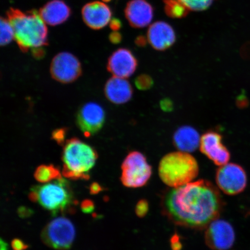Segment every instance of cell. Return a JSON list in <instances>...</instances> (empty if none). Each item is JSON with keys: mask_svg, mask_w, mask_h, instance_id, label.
Instances as JSON below:
<instances>
[{"mask_svg": "<svg viewBox=\"0 0 250 250\" xmlns=\"http://www.w3.org/2000/svg\"><path fill=\"white\" fill-rule=\"evenodd\" d=\"M189 11H203L210 7L214 0H180Z\"/></svg>", "mask_w": 250, "mask_h": 250, "instance_id": "603a6c76", "label": "cell"}, {"mask_svg": "<svg viewBox=\"0 0 250 250\" xmlns=\"http://www.w3.org/2000/svg\"><path fill=\"white\" fill-rule=\"evenodd\" d=\"M105 120L104 109L95 102L81 106L76 117L77 126L86 137L98 133L104 126Z\"/></svg>", "mask_w": 250, "mask_h": 250, "instance_id": "30bf717a", "label": "cell"}, {"mask_svg": "<svg viewBox=\"0 0 250 250\" xmlns=\"http://www.w3.org/2000/svg\"><path fill=\"white\" fill-rule=\"evenodd\" d=\"M52 77L58 82L70 83L74 82L82 74V67L76 56L62 52L56 55L51 64Z\"/></svg>", "mask_w": 250, "mask_h": 250, "instance_id": "9c48e42d", "label": "cell"}, {"mask_svg": "<svg viewBox=\"0 0 250 250\" xmlns=\"http://www.w3.org/2000/svg\"><path fill=\"white\" fill-rule=\"evenodd\" d=\"M161 205L162 212L172 223L201 230L220 216L224 202L216 187L200 180L167 190Z\"/></svg>", "mask_w": 250, "mask_h": 250, "instance_id": "6da1fadb", "label": "cell"}, {"mask_svg": "<svg viewBox=\"0 0 250 250\" xmlns=\"http://www.w3.org/2000/svg\"><path fill=\"white\" fill-rule=\"evenodd\" d=\"M13 27L15 39L23 52L48 45V29L39 12L35 9L23 12L11 8L7 12Z\"/></svg>", "mask_w": 250, "mask_h": 250, "instance_id": "7a4b0ae2", "label": "cell"}, {"mask_svg": "<svg viewBox=\"0 0 250 250\" xmlns=\"http://www.w3.org/2000/svg\"><path fill=\"white\" fill-rule=\"evenodd\" d=\"M164 10L168 17L182 19L187 17L189 9L180 0H163Z\"/></svg>", "mask_w": 250, "mask_h": 250, "instance_id": "44dd1931", "label": "cell"}, {"mask_svg": "<svg viewBox=\"0 0 250 250\" xmlns=\"http://www.w3.org/2000/svg\"><path fill=\"white\" fill-rule=\"evenodd\" d=\"M104 94L109 102L115 104H123L132 99L133 88L125 78L114 76L106 83Z\"/></svg>", "mask_w": 250, "mask_h": 250, "instance_id": "e0dca14e", "label": "cell"}, {"mask_svg": "<svg viewBox=\"0 0 250 250\" xmlns=\"http://www.w3.org/2000/svg\"><path fill=\"white\" fill-rule=\"evenodd\" d=\"M81 208L83 213H92L95 210V204L92 200L85 199L81 203Z\"/></svg>", "mask_w": 250, "mask_h": 250, "instance_id": "4316f807", "label": "cell"}, {"mask_svg": "<svg viewBox=\"0 0 250 250\" xmlns=\"http://www.w3.org/2000/svg\"><path fill=\"white\" fill-rule=\"evenodd\" d=\"M134 83L139 89L146 90L151 88L154 84V81L148 75L142 74L136 78Z\"/></svg>", "mask_w": 250, "mask_h": 250, "instance_id": "cb8c5ba5", "label": "cell"}, {"mask_svg": "<svg viewBox=\"0 0 250 250\" xmlns=\"http://www.w3.org/2000/svg\"><path fill=\"white\" fill-rule=\"evenodd\" d=\"M137 59L132 51L120 48L109 56L107 70L114 77L126 78L132 76L137 67Z\"/></svg>", "mask_w": 250, "mask_h": 250, "instance_id": "4fadbf2b", "label": "cell"}, {"mask_svg": "<svg viewBox=\"0 0 250 250\" xmlns=\"http://www.w3.org/2000/svg\"><path fill=\"white\" fill-rule=\"evenodd\" d=\"M149 211V203L146 199L140 200L137 203L135 208V212L137 217L143 218L147 214Z\"/></svg>", "mask_w": 250, "mask_h": 250, "instance_id": "d4e9b609", "label": "cell"}, {"mask_svg": "<svg viewBox=\"0 0 250 250\" xmlns=\"http://www.w3.org/2000/svg\"><path fill=\"white\" fill-rule=\"evenodd\" d=\"M170 243L172 250H181L182 249L183 245L181 242V237L177 233H175L171 236Z\"/></svg>", "mask_w": 250, "mask_h": 250, "instance_id": "83f0119b", "label": "cell"}, {"mask_svg": "<svg viewBox=\"0 0 250 250\" xmlns=\"http://www.w3.org/2000/svg\"><path fill=\"white\" fill-rule=\"evenodd\" d=\"M158 170L159 177L166 185L176 188L194 180L199 174V165L188 153L174 152L162 158Z\"/></svg>", "mask_w": 250, "mask_h": 250, "instance_id": "277c9868", "label": "cell"}, {"mask_svg": "<svg viewBox=\"0 0 250 250\" xmlns=\"http://www.w3.org/2000/svg\"><path fill=\"white\" fill-rule=\"evenodd\" d=\"M109 27L112 31H118L122 27L121 21L117 18H113L109 22Z\"/></svg>", "mask_w": 250, "mask_h": 250, "instance_id": "d6a6232c", "label": "cell"}, {"mask_svg": "<svg viewBox=\"0 0 250 250\" xmlns=\"http://www.w3.org/2000/svg\"><path fill=\"white\" fill-rule=\"evenodd\" d=\"M29 198L54 215L65 211L73 203L69 183L62 177L52 183L31 187Z\"/></svg>", "mask_w": 250, "mask_h": 250, "instance_id": "5b68a950", "label": "cell"}, {"mask_svg": "<svg viewBox=\"0 0 250 250\" xmlns=\"http://www.w3.org/2000/svg\"><path fill=\"white\" fill-rule=\"evenodd\" d=\"M42 241L49 248L58 250L71 249L76 237V229L65 217L54 219L42 230Z\"/></svg>", "mask_w": 250, "mask_h": 250, "instance_id": "52a82bcc", "label": "cell"}, {"mask_svg": "<svg viewBox=\"0 0 250 250\" xmlns=\"http://www.w3.org/2000/svg\"><path fill=\"white\" fill-rule=\"evenodd\" d=\"M65 134H66V130L64 128L56 129L52 133V139L55 140L58 145L62 146L65 143Z\"/></svg>", "mask_w": 250, "mask_h": 250, "instance_id": "484cf974", "label": "cell"}, {"mask_svg": "<svg viewBox=\"0 0 250 250\" xmlns=\"http://www.w3.org/2000/svg\"><path fill=\"white\" fill-rule=\"evenodd\" d=\"M147 42V39H146V37L143 36H139L135 40L136 44L141 47L145 46Z\"/></svg>", "mask_w": 250, "mask_h": 250, "instance_id": "d590c367", "label": "cell"}, {"mask_svg": "<svg viewBox=\"0 0 250 250\" xmlns=\"http://www.w3.org/2000/svg\"><path fill=\"white\" fill-rule=\"evenodd\" d=\"M199 148L203 154L220 167L227 164L230 160V152L223 145V137L215 131L203 134Z\"/></svg>", "mask_w": 250, "mask_h": 250, "instance_id": "7c38bea8", "label": "cell"}, {"mask_svg": "<svg viewBox=\"0 0 250 250\" xmlns=\"http://www.w3.org/2000/svg\"><path fill=\"white\" fill-rule=\"evenodd\" d=\"M34 211L32 208L26 207V206H21L18 209L19 217L21 218H29L34 214Z\"/></svg>", "mask_w": 250, "mask_h": 250, "instance_id": "f1b7e54d", "label": "cell"}, {"mask_svg": "<svg viewBox=\"0 0 250 250\" xmlns=\"http://www.w3.org/2000/svg\"><path fill=\"white\" fill-rule=\"evenodd\" d=\"M161 107L165 111H170L173 105L170 100L165 99L161 102Z\"/></svg>", "mask_w": 250, "mask_h": 250, "instance_id": "e575fe53", "label": "cell"}, {"mask_svg": "<svg viewBox=\"0 0 250 250\" xmlns=\"http://www.w3.org/2000/svg\"><path fill=\"white\" fill-rule=\"evenodd\" d=\"M98 158V155L92 146L77 138L68 140L62 150V174L71 180H89V172Z\"/></svg>", "mask_w": 250, "mask_h": 250, "instance_id": "3957f363", "label": "cell"}, {"mask_svg": "<svg viewBox=\"0 0 250 250\" xmlns=\"http://www.w3.org/2000/svg\"><path fill=\"white\" fill-rule=\"evenodd\" d=\"M215 181L219 189L224 193L236 195L245 189L248 184V177L241 166L228 163L218 168Z\"/></svg>", "mask_w": 250, "mask_h": 250, "instance_id": "ba28073f", "label": "cell"}, {"mask_svg": "<svg viewBox=\"0 0 250 250\" xmlns=\"http://www.w3.org/2000/svg\"><path fill=\"white\" fill-rule=\"evenodd\" d=\"M34 57L36 59H42L45 55V50L42 48H35L31 50Z\"/></svg>", "mask_w": 250, "mask_h": 250, "instance_id": "836d02e7", "label": "cell"}, {"mask_svg": "<svg viewBox=\"0 0 250 250\" xmlns=\"http://www.w3.org/2000/svg\"><path fill=\"white\" fill-rule=\"evenodd\" d=\"M11 246L14 250H25L29 248V246L20 239H15L12 240Z\"/></svg>", "mask_w": 250, "mask_h": 250, "instance_id": "f546056e", "label": "cell"}, {"mask_svg": "<svg viewBox=\"0 0 250 250\" xmlns=\"http://www.w3.org/2000/svg\"><path fill=\"white\" fill-rule=\"evenodd\" d=\"M148 42L157 51H165L174 44L176 40L173 28L165 21H158L149 26L147 31Z\"/></svg>", "mask_w": 250, "mask_h": 250, "instance_id": "2e32d148", "label": "cell"}, {"mask_svg": "<svg viewBox=\"0 0 250 250\" xmlns=\"http://www.w3.org/2000/svg\"><path fill=\"white\" fill-rule=\"evenodd\" d=\"M154 12L152 5L146 0H131L125 9L128 22L136 29L148 26L154 17Z\"/></svg>", "mask_w": 250, "mask_h": 250, "instance_id": "9a60e30c", "label": "cell"}, {"mask_svg": "<svg viewBox=\"0 0 250 250\" xmlns=\"http://www.w3.org/2000/svg\"><path fill=\"white\" fill-rule=\"evenodd\" d=\"M205 240L206 245L211 250H227L233 245L235 233L230 223L217 219L206 228Z\"/></svg>", "mask_w": 250, "mask_h": 250, "instance_id": "8fae6325", "label": "cell"}, {"mask_svg": "<svg viewBox=\"0 0 250 250\" xmlns=\"http://www.w3.org/2000/svg\"><path fill=\"white\" fill-rule=\"evenodd\" d=\"M39 14L46 24L55 26L64 23L70 18L71 10L62 0H52L40 8Z\"/></svg>", "mask_w": 250, "mask_h": 250, "instance_id": "ac0fdd59", "label": "cell"}, {"mask_svg": "<svg viewBox=\"0 0 250 250\" xmlns=\"http://www.w3.org/2000/svg\"><path fill=\"white\" fill-rule=\"evenodd\" d=\"M104 190L103 187L100 185L98 183L94 182L90 184L89 187V192L91 195H97Z\"/></svg>", "mask_w": 250, "mask_h": 250, "instance_id": "1f68e13d", "label": "cell"}, {"mask_svg": "<svg viewBox=\"0 0 250 250\" xmlns=\"http://www.w3.org/2000/svg\"><path fill=\"white\" fill-rule=\"evenodd\" d=\"M123 37H122L121 34L118 32V31H114L112 32L109 35V40L110 42L114 44H118L121 42Z\"/></svg>", "mask_w": 250, "mask_h": 250, "instance_id": "4dcf8cb0", "label": "cell"}, {"mask_svg": "<svg viewBox=\"0 0 250 250\" xmlns=\"http://www.w3.org/2000/svg\"><path fill=\"white\" fill-rule=\"evenodd\" d=\"M121 180L123 185L137 188L146 185L151 177V166L145 155L138 151L129 153L121 166Z\"/></svg>", "mask_w": 250, "mask_h": 250, "instance_id": "8992f818", "label": "cell"}, {"mask_svg": "<svg viewBox=\"0 0 250 250\" xmlns=\"http://www.w3.org/2000/svg\"><path fill=\"white\" fill-rule=\"evenodd\" d=\"M34 178L41 183H49L62 178L59 168L53 165H42L36 168Z\"/></svg>", "mask_w": 250, "mask_h": 250, "instance_id": "ffe728a7", "label": "cell"}, {"mask_svg": "<svg viewBox=\"0 0 250 250\" xmlns=\"http://www.w3.org/2000/svg\"><path fill=\"white\" fill-rule=\"evenodd\" d=\"M1 45L2 46L9 44L15 39V33L13 27L8 18H1Z\"/></svg>", "mask_w": 250, "mask_h": 250, "instance_id": "7402d4cb", "label": "cell"}, {"mask_svg": "<svg viewBox=\"0 0 250 250\" xmlns=\"http://www.w3.org/2000/svg\"><path fill=\"white\" fill-rule=\"evenodd\" d=\"M82 17L87 26L93 30H100L110 22L112 11L104 2L92 1L83 6Z\"/></svg>", "mask_w": 250, "mask_h": 250, "instance_id": "5bb4252c", "label": "cell"}, {"mask_svg": "<svg viewBox=\"0 0 250 250\" xmlns=\"http://www.w3.org/2000/svg\"><path fill=\"white\" fill-rule=\"evenodd\" d=\"M201 137L194 128L183 126L174 133L173 143L180 151L190 153L196 151L200 146Z\"/></svg>", "mask_w": 250, "mask_h": 250, "instance_id": "d6986e66", "label": "cell"}, {"mask_svg": "<svg viewBox=\"0 0 250 250\" xmlns=\"http://www.w3.org/2000/svg\"><path fill=\"white\" fill-rule=\"evenodd\" d=\"M102 1L104 2H108L109 1H111V0H102Z\"/></svg>", "mask_w": 250, "mask_h": 250, "instance_id": "74e56055", "label": "cell"}, {"mask_svg": "<svg viewBox=\"0 0 250 250\" xmlns=\"http://www.w3.org/2000/svg\"><path fill=\"white\" fill-rule=\"evenodd\" d=\"M0 245H1L0 250H9V246L8 244L2 239H1V241H0Z\"/></svg>", "mask_w": 250, "mask_h": 250, "instance_id": "8d00e7d4", "label": "cell"}]
</instances>
